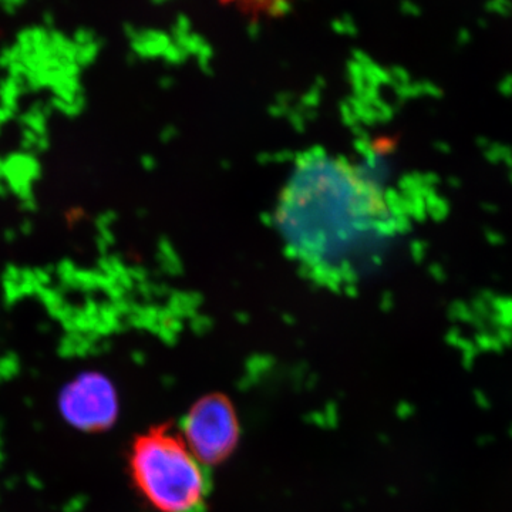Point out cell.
<instances>
[{"mask_svg":"<svg viewBox=\"0 0 512 512\" xmlns=\"http://www.w3.org/2000/svg\"><path fill=\"white\" fill-rule=\"evenodd\" d=\"M59 410L74 429L87 433L106 430L119 416V393L109 377L97 372L82 373L63 387Z\"/></svg>","mask_w":512,"mask_h":512,"instance_id":"obj_4","label":"cell"},{"mask_svg":"<svg viewBox=\"0 0 512 512\" xmlns=\"http://www.w3.org/2000/svg\"><path fill=\"white\" fill-rule=\"evenodd\" d=\"M180 436L205 467L221 463L238 444L237 412L225 397H204L184 417Z\"/></svg>","mask_w":512,"mask_h":512,"instance_id":"obj_3","label":"cell"},{"mask_svg":"<svg viewBox=\"0 0 512 512\" xmlns=\"http://www.w3.org/2000/svg\"><path fill=\"white\" fill-rule=\"evenodd\" d=\"M245 2L249 3H258V5H266L271 6V8H274L276 3L279 2V0H245Z\"/></svg>","mask_w":512,"mask_h":512,"instance_id":"obj_9","label":"cell"},{"mask_svg":"<svg viewBox=\"0 0 512 512\" xmlns=\"http://www.w3.org/2000/svg\"><path fill=\"white\" fill-rule=\"evenodd\" d=\"M500 92L504 94H512V73L503 77L500 82Z\"/></svg>","mask_w":512,"mask_h":512,"instance_id":"obj_8","label":"cell"},{"mask_svg":"<svg viewBox=\"0 0 512 512\" xmlns=\"http://www.w3.org/2000/svg\"><path fill=\"white\" fill-rule=\"evenodd\" d=\"M473 32L470 28H460L457 30L456 45L460 47H466L470 45L473 40Z\"/></svg>","mask_w":512,"mask_h":512,"instance_id":"obj_6","label":"cell"},{"mask_svg":"<svg viewBox=\"0 0 512 512\" xmlns=\"http://www.w3.org/2000/svg\"><path fill=\"white\" fill-rule=\"evenodd\" d=\"M131 474L140 494L157 512H197L208 491L205 466L180 434L151 431L134 444Z\"/></svg>","mask_w":512,"mask_h":512,"instance_id":"obj_2","label":"cell"},{"mask_svg":"<svg viewBox=\"0 0 512 512\" xmlns=\"http://www.w3.org/2000/svg\"><path fill=\"white\" fill-rule=\"evenodd\" d=\"M279 224L296 256L322 272L359 268L377 235L392 231L375 185L342 161L313 158L293 175Z\"/></svg>","mask_w":512,"mask_h":512,"instance_id":"obj_1","label":"cell"},{"mask_svg":"<svg viewBox=\"0 0 512 512\" xmlns=\"http://www.w3.org/2000/svg\"><path fill=\"white\" fill-rule=\"evenodd\" d=\"M402 10L404 15L407 16H419L421 13L420 6L417 3L412 2V0H406L403 2Z\"/></svg>","mask_w":512,"mask_h":512,"instance_id":"obj_7","label":"cell"},{"mask_svg":"<svg viewBox=\"0 0 512 512\" xmlns=\"http://www.w3.org/2000/svg\"><path fill=\"white\" fill-rule=\"evenodd\" d=\"M485 19H508L512 16V0H484Z\"/></svg>","mask_w":512,"mask_h":512,"instance_id":"obj_5","label":"cell"}]
</instances>
